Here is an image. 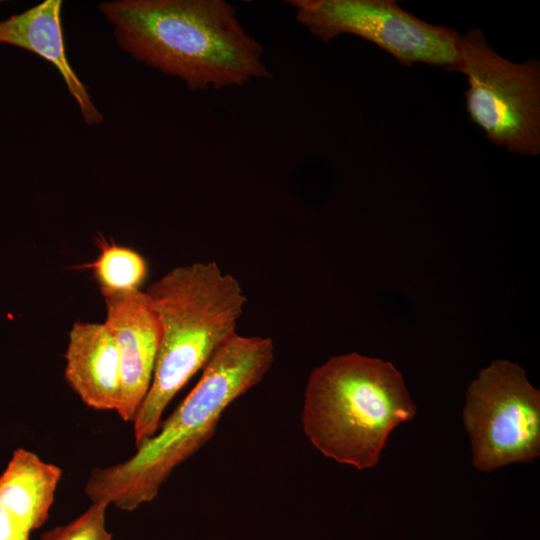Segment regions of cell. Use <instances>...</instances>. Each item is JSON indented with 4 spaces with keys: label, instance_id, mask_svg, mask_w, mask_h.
Listing matches in <instances>:
<instances>
[{
    "label": "cell",
    "instance_id": "obj_1",
    "mask_svg": "<svg viewBox=\"0 0 540 540\" xmlns=\"http://www.w3.org/2000/svg\"><path fill=\"white\" fill-rule=\"evenodd\" d=\"M99 10L124 52L191 90L269 76L262 46L223 0H114Z\"/></svg>",
    "mask_w": 540,
    "mask_h": 540
},
{
    "label": "cell",
    "instance_id": "obj_2",
    "mask_svg": "<svg viewBox=\"0 0 540 540\" xmlns=\"http://www.w3.org/2000/svg\"><path fill=\"white\" fill-rule=\"evenodd\" d=\"M274 361L269 337L236 333L203 368L201 378L158 431L132 457L95 468L85 484L91 502L132 511L152 501L172 471L215 434L225 409L257 385Z\"/></svg>",
    "mask_w": 540,
    "mask_h": 540
},
{
    "label": "cell",
    "instance_id": "obj_3",
    "mask_svg": "<svg viewBox=\"0 0 540 540\" xmlns=\"http://www.w3.org/2000/svg\"><path fill=\"white\" fill-rule=\"evenodd\" d=\"M161 325L152 382L133 421L135 445L151 438L174 396L236 332L246 296L216 262L176 267L145 291Z\"/></svg>",
    "mask_w": 540,
    "mask_h": 540
},
{
    "label": "cell",
    "instance_id": "obj_4",
    "mask_svg": "<svg viewBox=\"0 0 540 540\" xmlns=\"http://www.w3.org/2000/svg\"><path fill=\"white\" fill-rule=\"evenodd\" d=\"M400 371L358 353L334 356L310 374L304 393V433L324 456L358 470L379 462L391 432L413 419Z\"/></svg>",
    "mask_w": 540,
    "mask_h": 540
},
{
    "label": "cell",
    "instance_id": "obj_5",
    "mask_svg": "<svg viewBox=\"0 0 540 540\" xmlns=\"http://www.w3.org/2000/svg\"><path fill=\"white\" fill-rule=\"evenodd\" d=\"M449 71L467 76L466 109L494 144L535 156L540 152V64L511 62L475 28L458 37L457 57Z\"/></svg>",
    "mask_w": 540,
    "mask_h": 540
},
{
    "label": "cell",
    "instance_id": "obj_6",
    "mask_svg": "<svg viewBox=\"0 0 540 540\" xmlns=\"http://www.w3.org/2000/svg\"><path fill=\"white\" fill-rule=\"evenodd\" d=\"M472 464L492 472L540 455V392L524 369L497 359L470 383L463 408Z\"/></svg>",
    "mask_w": 540,
    "mask_h": 540
},
{
    "label": "cell",
    "instance_id": "obj_7",
    "mask_svg": "<svg viewBox=\"0 0 540 540\" xmlns=\"http://www.w3.org/2000/svg\"><path fill=\"white\" fill-rule=\"evenodd\" d=\"M296 20L314 36L328 42L341 34L364 38L401 64L444 66L457 57L459 33L429 24L393 0H292Z\"/></svg>",
    "mask_w": 540,
    "mask_h": 540
},
{
    "label": "cell",
    "instance_id": "obj_8",
    "mask_svg": "<svg viewBox=\"0 0 540 540\" xmlns=\"http://www.w3.org/2000/svg\"><path fill=\"white\" fill-rule=\"evenodd\" d=\"M104 324L112 333L120 359V395L115 411L133 422L150 388L161 340L159 318L145 292L101 290Z\"/></svg>",
    "mask_w": 540,
    "mask_h": 540
},
{
    "label": "cell",
    "instance_id": "obj_9",
    "mask_svg": "<svg viewBox=\"0 0 540 540\" xmlns=\"http://www.w3.org/2000/svg\"><path fill=\"white\" fill-rule=\"evenodd\" d=\"M65 378L90 408L115 410L120 395L117 343L104 323H75L65 353Z\"/></svg>",
    "mask_w": 540,
    "mask_h": 540
},
{
    "label": "cell",
    "instance_id": "obj_10",
    "mask_svg": "<svg viewBox=\"0 0 540 540\" xmlns=\"http://www.w3.org/2000/svg\"><path fill=\"white\" fill-rule=\"evenodd\" d=\"M61 7L60 0H45L0 21V44L28 50L52 63L61 74L68 92L77 102L84 122L87 125H99L103 116L66 56Z\"/></svg>",
    "mask_w": 540,
    "mask_h": 540
},
{
    "label": "cell",
    "instance_id": "obj_11",
    "mask_svg": "<svg viewBox=\"0 0 540 540\" xmlns=\"http://www.w3.org/2000/svg\"><path fill=\"white\" fill-rule=\"evenodd\" d=\"M62 470L24 448H17L0 475V503L32 531L49 516Z\"/></svg>",
    "mask_w": 540,
    "mask_h": 540
},
{
    "label": "cell",
    "instance_id": "obj_12",
    "mask_svg": "<svg viewBox=\"0 0 540 540\" xmlns=\"http://www.w3.org/2000/svg\"><path fill=\"white\" fill-rule=\"evenodd\" d=\"M99 254L88 265L101 290L127 292L139 290L148 274L146 260L131 248L109 243L98 237Z\"/></svg>",
    "mask_w": 540,
    "mask_h": 540
},
{
    "label": "cell",
    "instance_id": "obj_13",
    "mask_svg": "<svg viewBox=\"0 0 540 540\" xmlns=\"http://www.w3.org/2000/svg\"><path fill=\"white\" fill-rule=\"evenodd\" d=\"M109 504L92 502L79 517L65 526L44 532L40 540H111L105 528V511Z\"/></svg>",
    "mask_w": 540,
    "mask_h": 540
},
{
    "label": "cell",
    "instance_id": "obj_14",
    "mask_svg": "<svg viewBox=\"0 0 540 540\" xmlns=\"http://www.w3.org/2000/svg\"><path fill=\"white\" fill-rule=\"evenodd\" d=\"M30 532L12 510L0 503V540H29Z\"/></svg>",
    "mask_w": 540,
    "mask_h": 540
}]
</instances>
